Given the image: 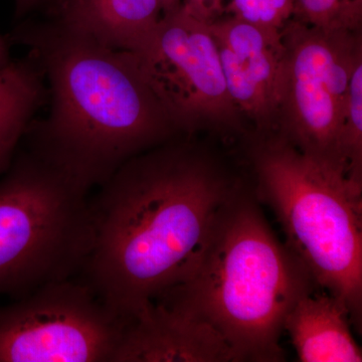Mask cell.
I'll use <instances>...</instances> for the list:
<instances>
[{"mask_svg":"<svg viewBox=\"0 0 362 362\" xmlns=\"http://www.w3.org/2000/svg\"><path fill=\"white\" fill-rule=\"evenodd\" d=\"M233 103L259 127L277 121L282 33L228 16L209 25Z\"/></svg>","mask_w":362,"mask_h":362,"instance_id":"obj_9","label":"cell"},{"mask_svg":"<svg viewBox=\"0 0 362 362\" xmlns=\"http://www.w3.org/2000/svg\"><path fill=\"white\" fill-rule=\"evenodd\" d=\"M349 309L329 293H307L286 316L287 331L301 362H361L350 330Z\"/></svg>","mask_w":362,"mask_h":362,"instance_id":"obj_12","label":"cell"},{"mask_svg":"<svg viewBox=\"0 0 362 362\" xmlns=\"http://www.w3.org/2000/svg\"><path fill=\"white\" fill-rule=\"evenodd\" d=\"M317 286L276 237L254 197L238 190L218 216L194 273L156 301L204 321L238 361H285L286 316Z\"/></svg>","mask_w":362,"mask_h":362,"instance_id":"obj_3","label":"cell"},{"mask_svg":"<svg viewBox=\"0 0 362 362\" xmlns=\"http://www.w3.org/2000/svg\"><path fill=\"white\" fill-rule=\"evenodd\" d=\"M123 328L85 282L56 281L0 307V362H110Z\"/></svg>","mask_w":362,"mask_h":362,"instance_id":"obj_7","label":"cell"},{"mask_svg":"<svg viewBox=\"0 0 362 362\" xmlns=\"http://www.w3.org/2000/svg\"><path fill=\"white\" fill-rule=\"evenodd\" d=\"M11 59H9L8 47L6 40L0 35V69L8 65Z\"/></svg>","mask_w":362,"mask_h":362,"instance_id":"obj_18","label":"cell"},{"mask_svg":"<svg viewBox=\"0 0 362 362\" xmlns=\"http://www.w3.org/2000/svg\"><path fill=\"white\" fill-rule=\"evenodd\" d=\"M252 157L259 197L280 221L286 245L317 287L341 301L361 327L362 178L282 136L259 142Z\"/></svg>","mask_w":362,"mask_h":362,"instance_id":"obj_4","label":"cell"},{"mask_svg":"<svg viewBox=\"0 0 362 362\" xmlns=\"http://www.w3.org/2000/svg\"><path fill=\"white\" fill-rule=\"evenodd\" d=\"M181 1H182V0H160L163 14L170 13V11L177 9L178 7L181 6Z\"/></svg>","mask_w":362,"mask_h":362,"instance_id":"obj_19","label":"cell"},{"mask_svg":"<svg viewBox=\"0 0 362 362\" xmlns=\"http://www.w3.org/2000/svg\"><path fill=\"white\" fill-rule=\"evenodd\" d=\"M57 25L111 49L136 52L163 16L160 0H58Z\"/></svg>","mask_w":362,"mask_h":362,"instance_id":"obj_11","label":"cell"},{"mask_svg":"<svg viewBox=\"0 0 362 362\" xmlns=\"http://www.w3.org/2000/svg\"><path fill=\"white\" fill-rule=\"evenodd\" d=\"M35 1V0H18V9L23 11V8L30 6V4H33V2Z\"/></svg>","mask_w":362,"mask_h":362,"instance_id":"obj_20","label":"cell"},{"mask_svg":"<svg viewBox=\"0 0 362 362\" xmlns=\"http://www.w3.org/2000/svg\"><path fill=\"white\" fill-rule=\"evenodd\" d=\"M292 18L325 33H361L362 0H295Z\"/></svg>","mask_w":362,"mask_h":362,"instance_id":"obj_14","label":"cell"},{"mask_svg":"<svg viewBox=\"0 0 362 362\" xmlns=\"http://www.w3.org/2000/svg\"><path fill=\"white\" fill-rule=\"evenodd\" d=\"M230 0H182L181 7L192 18L211 25L223 18Z\"/></svg>","mask_w":362,"mask_h":362,"instance_id":"obj_17","label":"cell"},{"mask_svg":"<svg viewBox=\"0 0 362 362\" xmlns=\"http://www.w3.org/2000/svg\"><path fill=\"white\" fill-rule=\"evenodd\" d=\"M89 202L86 284L125 325L195 270L240 187L211 157L161 144L124 163Z\"/></svg>","mask_w":362,"mask_h":362,"instance_id":"obj_1","label":"cell"},{"mask_svg":"<svg viewBox=\"0 0 362 362\" xmlns=\"http://www.w3.org/2000/svg\"><path fill=\"white\" fill-rule=\"evenodd\" d=\"M281 33L280 136L301 151L344 164L338 146L350 78L362 59L361 33H325L291 18Z\"/></svg>","mask_w":362,"mask_h":362,"instance_id":"obj_6","label":"cell"},{"mask_svg":"<svg viewBox=\"0 0 362 362\" xmlns=\"http://www.w3.org/2000/svg\"><path fill=\"white\" fill-rule=\"evenodd\" d=\"M133 54L176 130L240 127L242 114L226 89L209 25L178 7Z\"/></svg>","mask_w":362,"mask_h":362,"instance_id":"obj_8","label":"cell"},{"mask_svg":"<svg viewBox=\"0 0 362 362\" xmlns=\"http://www.w3.org/2000/svg\"><path fill=\"white\" fill-rule=\"evenodd\" d=\"M87 194L35 151L16 161L0 180V294L21 298L81 269Z\"/></svg>","mask_w":362,"mask_h":362,"instance_id":"obj_5","label":"cell"},{"mask_svg":"<svg viewBox=\"0 0 362 362\" xmlns=\"http://www.w3.org/2000/svg\"><path fill=\"white\" fill-rule=\"evenodd\" d=\"M238 361L211 325L153 302L124 326L112 362Z\"/></svg>","mask_w":362,"mask_h":362,"instance_id":"obj_10","label":"cell"},{"mask_svg":"<svg viewBox=\"0 0 362 362\" xmlns=\"http://www.w3.org/2000/svg\"><path fill=\"white\" fill-rule=\"evenodd\" d=\"M49 84L51 109L33 151L89 192L176 128L133 52L52 23L16 33Z\"/></svg>","mask_w":362,"mask_h":362,"instance_id":"obj_2","label":"cell"},{"mask_svg":"<svg viewBox=\"0 0 362 362\" xmlns=\"http://www.w3.org/2000/svg\"><path fill=\"white\" fill-rule=\"evenodd\" d=\"M295 0H230L226 16L272 30H282L293 18Z\"/></svg>","mask_w":362,"mask_h":362,"instance_id":"obj_16","label":"cell"},{"mask_svg":"<svg viewBox=\"0 0 362 362\" xmlns=\"http://www.w3.org/2000/svg\"><path fill=\"white\" fill-rule=\"evenodd\" d=\"M338 154L350 173L362 178V59L350 78Z\"/></svg>","mask_w":362,"mask_h":362,"instance_id":"obj_15","label":"cell"},{"mask_svg":"<svg viewBox=\"0 0 362 362\" xmlns=\"http://www.w3.org/2000/svg\"><path fill=\"white\" fill-rule=\"evenodd\" d=\"M47 94L44 76L32 58L0 69V173L11 165L18 142Z\"/></svg>","mask_w":362,"mask_h":362,"instance_id":"obj_13","label":"cell"}]
</instances>
